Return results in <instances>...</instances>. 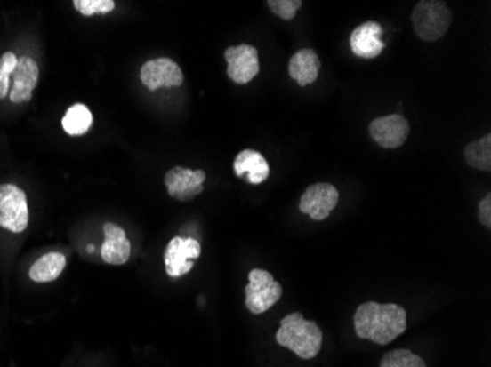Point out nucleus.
<instances>
[{
    "mask_svg": "<svg viewBox=\"0 0 491 367\" xmlns=\"http://www.w3.org/2000/svg\"><path fill=\"white\" fill-rule=\"evenodd\" d=\"M353 323L358 337L386 346L406 331V310L398 304L368 301L358 307Z\"/></svg>",
    "mask_w": 491,
    "mask_h": 367,
    "instance_id": "obj_1",
    "label": "nucleus"
},
{
    "mask_svg": "<svg viewBox=\"0 0 491 367\" xmlns=\"http://www.w3.org/2000/svg\"><path fill=\"white\" fill-rule=\"evenodd\" d=\"M278 346L292 350L301 359L317 357L321 351L322 332L312 321H306L302 313H290L281 321L280 330L276 335Z\"/></svg>",
    "mask_w": 491,
    "mask_h": 367,
    "instance_id": "obj_2",
    "label": "nucleus"
},
{
    "mask_svg": "<svg viewBox=\"0 0 491 367\" xmlns=\"http://www.w3.org/2000/svg\"><path fill=\"white\" fill-rule=\"evenodd\" d=\"M411 18L416 36L423 42H436L446 36L452 24L450 9L439 0H421Z\"/></svg>",
    "mask_w": 491,
    "mask_h": 367,
    "instance_id": "obj_3",
    "label": "nucleus"
},
{
    "mask_svg": "<svg viewBox=\"0 0 491 367\" xmlns=\"http://www.w3.org/2000/svg\"><path fill=\"white\" fill-rule=\"evenodd\" d=\"M283 296V287L270 272L254 269L246 287V307L254 315H261L274 306Z\"/></svg>",
    "mask_w": 491,
    "mask_h": 367,
    "instance_id": "obj_4",
    "label": "nucleus"
},
{
    "mask_svg": "<svg viewBox=\"0 0 491 367\" xmlns=\"http://www.w3.org/2000/svg\"><path fill=\"white\" fill-rule=\"evenodd\" d=\"M28 225L27 195L13 184L0 186V227L12 233L26 231Z\"/></svg>",
    "mask_w": 491,
    "mask_h": 367,
    "instance_id": "obj_5",
    "label": "nucleus"
},
{
    "mask_svg": "<svg viewBox=\"0 0 491 367\" xmlns=\"http://www.w3.org/2000/svg\"><path fill=\"white\" fill-rule=\"evenodd\" d=\"M200 253L202 247L195 238L174 236L164 254L166 274L173 278H180L182 275L189 274L195 267L193 260L199 259Z\"/></svg>",
    "mask_w": 491,
    "mask_h": 367,
    "instance_id": "obj_6",
    "label": "nucleus"
},
{
    "mask_svg": "<svg viewBox=\"0 0 491 367\" xmlns=\"http://www.w3.org/2000/svg\"><path fill=\"white\" fill-rule=\"evenodd\" d=\"M339 203V191L328 182H318L314 186L308 187L302 195V213L310 215L314 220H324L330 216Z\"/></svg>",
    "mask_w": 491,
    "mask_h": 367,
    "instance_id": "obj_7",
    "label": "nucleus"
},
{
    "mask_svg": "<svg viewBox=\"0 0 491 367\" xmlns=\"http://www.w3.org/2000/svg\"><path fill=\"white\" fill-rule=\"evenodd\" d=\"M224 56L229 64L227 74L236 84H247L258 76L261 65L256 47L250 44L231 46L225 51Z\"/></svg>",
    "mask_w": 491,
    "mask_h": 367,
    "instance_id": "obj_8",
    "label": "nucleus"
},
{
    "mask_svg": "<svg viewBox=\"0 0 491 367\" xmlns=\"http://www.w3.org/2000/svg\"><path fill=\"white\" fill-rule=\"evenodd\" d=\"M409 132L411 125L405 116L398 114L375 118L369 125V135L384 148H400L409 137Z\"/></svg>",
    "mask_w": 491,
    "mask_h": 367,
    "instance_id": "obj_9",
    "label": "nucleus"
},
{
    "mask_svg": "<svg viewBox=\"0 0 491 367\" xmlns=\"http://www.w3.org/2000/svg\"><path fill=\"white\" fill-rule=\"evenodd\" d=\"M205 180H206V173L200 169L193 171V169L175 166L166 173L164 182L168 188V195L173 199L189 202L204 191Z\"/></svg>",
    "mask_w": 491,
    "mask_h": 367,
    "instance_id": "obj_10",
    "label": "nucleus"
},
{
    "mask_svg": "<svg viewBox=\"0 0 491 367\" xmlns=\"http://www.w3.org/2000/svg\"><path fill=\"white\" fill-rule=\"evenodd\" d=\"M141 80L149 90L161 89V87H180L184 81L181 68L174 60L168 58L149 60L141 67Z\"/></svg>",
    "mask_w": 491,
    "mask_h": 367,
    "instance_id": "obj_11",
    "label": "nucleus"
},
{
    "mask_svg": "<svg viewBox=\"0 0 491 367\" xmlns=\"http://www.w3.org/2000/svg\"><path fill=\"white\" fill-rule=\"evenodd\" d=\"M382 27L375 21L364 22L350 34V49L353 55L362 60H374L382 55L386 43L382 40Z\"/></svg>",
    "mask_w": 491,
    "mask_h": 367,
    "instance_id": "obj_12",
    "label": "nucleus"
},
{
    "mask_svg": "<svg viewBox=\"0 0 491 367\" xmlns=\"http://www.w3.org/2000/svg\"><path fill=\"white\" fill-rule=\"evenodd\" d=\"M38 83V67L28 56L18 60L17 68L12 72V90L9 98L12 103H24L33 98V90Z\"/></svg>",
    "mask_w": 491,
    "mask_h": 367,
    "instance_id": "obj_13",
    "label": "nucleus"
},
{
    "mask_svg": "<svg viewBox=\"0 0 491 367\" xmlns=\"http://www.w3.org/2000/svg\"><path fill=\"white\" fill-rule=\"evenodd\" d=\"M103 231H105V241L101 251L103 262L114 267L127 263L132 256V243L125 235V231L118 225L110 224V222L103 227Z\"/></svg>",
    "mask_w": 491,
    "mask_h": 367,
    "instance_id": "obj_14",
    "label": "nucleus"
},
{
    "mask_svg": "<svg viewBox=\"0 0 491 367\" xmlns=\"http://www.w3.org/2000/svg\"><path fill=\"white\" fill-rule=\"evenodd\" d=\"M234 173L238 178H246L249 184H262L268 177H270V165L267 159L256 152L246 148L243 152L238 153L234 159Z\"/></svg>",
    "mask_w": 491,
    "mask_h": 367,
    "instance_id": "obj_15",
    "label": "nucleus"
},
{
    "mask_svg": "<svg viewBox=\"0 0 491 367\" xmlns=\"http://www.w3.org/2000/svg\"><path fill=\"white\" fill-rule=\"evenodd\" d=\"M319 69L321 60L318 58L317 52L312 49H302L294 53L288 62V74L301 87L315 83L319 76Z\"/></svg>",
    "mask_w": 491,
    "mask_h": 367,
    "instance_id": "obj_16",
    "label": "nucleus"
},
{
    "mask_svg": "<svg viewBox=\"0 0 491 367\" xmlns=\"http://www.w3.org/2000/svg\"><path fill=\"white\" fill-rule=\"evenodd\" d=\"M67 267V259L64 254L47 253L33 263L30 269V278L35 283H52L60 278Z\"/></svg>",
    "mask_w": 491,
    "mask_h": 367,
    "instance_id": "obj_17",
    "label": "nucleus"
},
{
    "mask_svg": "<svg viewBox=\"0 0 491 367\" xmlns=\"http://www.w3.org/2000/svg\"><path fill=\"white\" fill-rule=\"evenodd\" d=\"M465 161L471 168L479 171H491V135H484L483 139L475 140L463 150Z\"/></svg>",
    "mask_w": 491,
    "mask_h": 367,
    "instance_id": "obj_18",
    "label": "nucleus"
},
{
    "mask_svg": "<svg viewBox=\"0 0 491 367\" xmlns=\"http://www.w3.org/2000/svg\"><path fill=\"white\" fill-rule=\"evenodd\" d=\"M92 124H93V115L87 106L81 103L72 105L62 119V127L69 135L85 134L92 127Z\"/></svg>",
    "mask_w": 491,
    "mask_h": 367,
    "instance_id": "obj_19",
    "label": "nucleus"
},
{
    "mask_svg": "<svg viewBox=\"0 0 491 367\" xmlns=\"http://www.w3.org/2000/svg\"><path fill=\"white\" fill-rule=\"evenodd\" d=\"M380 367H427V364L420 355H414L412 351L398 348V350L389 351L382 357Z\"/></svg>",
    "mask_w": 491,
    "mask_h": 367,
    "instance_id": "obj_20",
    "label": "nucleus"
},
{
    "mask_svg": "<svg viewBox=\"0 0 491 367\" xmlns=\"http://www.w3.org/2000/svg\"><path fill=\"white\" fill-rule=\"evenodd\" d=\"M18 58L12 52H6L0 58V99L6 98L11 89V76L17 68Z\"/></svg>",
    "mask_w": 491,
    "mask_h": 367,
    "instance_id": "obj_21",
    "label": "nucleus"
},
{
    "mask_svg": "<svg viewBox=\"0 0 491 367\" xmlns=\"http://www.w3.org/2000/svg\"><path fill=\"white\" fill-rule=\"evenodd\" d=\"M78 12L85 17H93L96 13L112 12L115 9L114 0H74Z\"/></svg>",
    "mask_w": 491,
    "mask_h": 367,
    "instance_id": "obj_22",
    "label": "nucleus"
},
{
    "mask_svg": "<svg viewBox=\"0 0 491 367\" xmlns=\"http://www.w3.org/2000/svg\"><path fill=\"white\" fill-rule=\"evenodd\" d=\"M301 0H270L268 6L277 17L284 21H290L296 15L297 11L302 8Z\"/></svg>",
    "mask_w": 491,
    "mask_h": 367,
    "instance_id": "obj_23",
    "label": "nucleus"
},
{
    "mask_svg": "<svg viewBox=\"0 0 491 367\" xmlns=\"http://www.w3.org/2000/svg\"><path fill=\"white\" fill-rule=\"evenodd\" d=\"M479 219L484 227H491V195H486L479 207Z\"/></svg>",
    "mask_w": 491,
    "mask_h": 367,
    "instance_id": "obj_24",
    "label": "nucleus"
},
{
    "mask_svg": "<svg viewBox=\"0 0 491 367\" xmlns=\"http://www.w3.org/2000/svg\"><path fill=\"white\" fill-rule=\"evenodd\" d=\"M87 250H89L90 253H92V251H93V245H89V247H87Z\"/></svg>",
    "mask_w": 491,
    "mask_h": 367,
    "instance_id": "obj_25",
    "label": "nucleus"
}]
</instances>
